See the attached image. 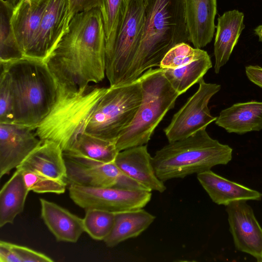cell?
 Returning a JSON list of instances; mask_svg holds the SVG:
<instances>
[{
	"label": "cell",
	"instance_id": "11",
	"mask_svg": "<svg viewBox=\"0 0 262 262\" xmlns=\"http://www.w3.org/2000/svg\"><path fill=\"white\" fill-rule=\"evenodd\" d=\"M69 196L79 207L114 213L143 208L150 201L151 191L115 187L95 188L70 184Z\"/></svg>",
	"mask_w": 262,
	"mask_h": 262
},
{
	"label": "cell",
	"instance_id": "10",
	"mask_svg": "<svg viewBox=\"0 0 262 262\" xmlns=\"http://www.w3.org/2000/svg\"><path fill=\"white\" fill-rule=\"evenodd\" d=\"M197 91L173 115L164 132L169 142L186 138L206 128L216 119L208 107L211 98L221 88L220 84L207 83L203 78L198 82Z\"/></svg>",
	"mask_w": 262,
	"mask_h": 262
},
{
	"label": "cell",
	"instance_id": "13",
	"mask_svg": "<svg viewBox=\"0 0 262 262\" xmlns=\"http://www.w3.org/2000/svg\"><path fill=\"white\" fill-rule=\"evenodd\" d=\"M230 231L236 248L262 262V228L246 201L226 206Z\"/></svg>",
	"mask_w": 262,
	"mask_h": 262
},
{
	"label": "cell",
	"instance_id": "2",
	"mask_svg": "<svg viewBox=\"0 0 262 262\" xmlns=\"http://www.w3.org/2000/svg\"><path fill=\"white\" fill-rule=\"evenodd\" d=\"M1 74L9 88L13 123L36 128L56 104L57 81L45 60L24 56L0 62Z\"/></svg>",
	"mask_w": 262,
	"mask_h": 262
},
{
	"label": "cell",
	"instance_id": "17",
	"mask_svg": "<svg viewBox=\"0 0 262 262\" xmlns=\"http://www.w3.org/2000/svg\"><path fill=\"white\" fill-rule=\"evenodd\" d=\"M50 0H21L14 8L11 23L26 56L30 51Z\"/></svg>",
	"mask_w": 262,
	"mask_h": 262
},
{
	"label": "cell",
	"instance_id": "27",
	"mask_svg": "<svg viewBox=\"0 0 262 262\" xmlns=\"http://www.w3.org/2000/svg\"><path fill=\"white\" fill-rule=\"evenodd\" d=\"M66 151L105 163L114 162L119 152L115 142L86 133L80 135L71 148Z\"/></svg>",
	"mask_w": 262,
	"mask_h": 262
},
{
	"label": "cell",
	"instance_id": "23",
	"mask_svg": "<svg viewBox=\"0 0 262 262\" xmlns=\"http://www.w3.org/2000/svg\"><path fill=\"white\" fill-rule=\"evenodd\" d=\"M156 217L143 208L115 213L113 228L103 241L114 247L120 243L139 236L154 221Z\"/></svg>",
	"mask_w": 262,
	"mask_h": 262
},
{
	"label": "cell",
	"instance_id": "21",
	"mask_svg": "<svg viewBox=\"0 0 262 262\" xmlns=\"http://www.w3.org/2000/svg\"><path fill=\"white\" fill-rule=\"evenodd\" d=\"M215 123L229 133L259 131L262 129V101L235 103L223 110Z\"/></svg>",
	"mask_w": 262,
	"mask_h": 262
},
{
	"label": "cell",
	"instance_id": "38",
	"mask_svg": "<svg viewBox=\"0 0 262 262\" xmlns=\"http://www.w3.org/2000/svg\"><path fill=\"white\" fill-rule=\"evenodd\" d=\"M13 7L15 8L21 0H6Z\"/></svg>",
	"mask_w": 262,
	"mask_h": 262
},
{
	"label": "cell",
	"instance_id": "9",
	"mask_svg": "<svg viewBox=\"0 0 262 262\" xmlns=\"http://www.w3.org/2000/svg\"><path fill=\"white\" fill-rule=\"evenodd\" d=\"M63 152L68 185L149 191L121 171L114 162L105 163L71 151Z\"/></svg>",
	"mask_w": 262,
	"mask_h": 262
},
{
	"label": "cell",
	"instance_id": "6",
	"mask_svg": "<svg viewBox=\"0 0 262 262\" xmlns=\"http://www.w3.org/2000/svg\"><path fill=\"white\" fill-rule=\"evenodd\" d=\"M107 89L89 85L77 92L59 93L51 112L36 128V135L42 141L57 143L63 151L70 149L85 133L89 121Z\"/></svg>",
	"mask_w": 262,
	"mask_h": 262
},
{
	"label": "cell",
	"instance_id": "20",
	"mask_svg": "<svg viewBox=\"0 0 262 262\" xmlns=\"http://www.w3.org/2000/svg\"><path fill=\"white\" fill-rule=\"evenodd\" d=\"M197 179L212 201L227 206L235 201L260 200L262 194L240 184L231 181L211 170L197 174Z\"/></svg>",
	"mask_w": 262,
	"mask_h": 262
},
{
	"label": "cell",
	"instance_id": "30",
	"mask_svg": "<svg viewBox=\"0 0 262 262\" xmlns=\"http://www.w3.org/2000/svg\"><path fill=\"white\" fill-rule=\"evenodd\" d=\"M20 169L21 170L25 184L30 191L60 194L65 192L68 185L64 180L54 179L33 170Z\"/></svg>",
	"mask_w": 262,
	"mask_h": 262
},
{
	"label": "cell",
	"instance_id": "14",
	"mask_svg": "<svg viewBox=\"0 0 262 262\" xmlns=\"http://www.w3.org/2000/svg\"><path fill=\"white\" fill-rule=\"evenodd\" d=\"M70 21L69 0H50L26 57L44 60L67 30Z\"/></svg>",
	"mask_w": 262,
	"mask_h": 262
},
{
	"label": "cell",
	"instance_id": "34",
	"mask_svg": "<svg viewBox=\"0 0 262 262\" xmlns=\"http://www.w3.org/2000/svg\"><path fill=\"white\" fill-rule=\"evenodd\" d=\"M101 0H69V17L71 19L76 14L100 7Z\"/></svg>",
	"mask_w": 262,
	"mask_h": 262
},
{
	"label": "cell",
	"instance_id": "5",
	"mask_svg": "<svg viewBox=\"0 0 262 262\" xmlns=\"http://www.w3.org/2000/svg\"><path fill=\"white\" fill-rule=\"evenodd\" d=\"M142 98L130 124L116 141L119 152L146 145L180 95L172 88L161 68L150 69L139 78Z\"/></svg>",
	"mask_w": 262,
	"mask_h": 262
},
{
	"label": "cell",
	"instance_id": "18",
	"mask_svg": "<svg viewBox=\"0 0 262 262\" xmlns=\"http://www.w3.org/2000/svg\"><path fill=\"white\" fill-rule=\"evenodd\" d=\"M41 217L58 242L76 243L84 231L83 219L59 205L41 198Z\"/></svg>",
	"mask_w": 262,
	"mask_h": 262
},
{
	"label": "cell",
	"instance_id": "28",
	"mask_svg": "<svg viewBox=\"0 0 262 262\" xmlns=\"http://www.w3.org/2000/svg\"><path fill=\"white\" fill-rule=\"evenodd\" d=\"M13 10L14 8L6 0H0V62L24 57L11 23Z\"/></svg>",
	"mask_w": 262,
	"mask_h": 262
},
{
	"label": "cell",
	"instance_id": "35",
	"mask_svg": "<svg viewBox=\"0 0 262 262\" xmlns=\"http://www.w3.org/2000/svg\"><path fill=\"white\" fill-rule=\"evenodd\" d=\"M0 261L20 262L16 254L10 246V243L0 241Z\"/></svg>",
	"mask_w": 262,
	"mask_h": 262
},
{
	"label": "cell",
	"instance_id": "22",
	"mask_svg": "<svg viewBox=\"0 0 262 262\" xmlns=\"http://www.w3.org/2000/svg\"><path fill=\"white\" fill-rule=\"evenodd\" d=\"M16 168L37 171L58 180L66 181L67 177L63 150L49 140L42 141Z\"/></svg>",
	"mask_w": 262,
	"mask_h": 262
},
{
	"label": "cell",
	"instance_id": "33",
	"mask_svg": "<svg viewBox=\"0 0 262 262\" xmlns=\"http://www.w3.org/2000/svg\"><path fill=\"white\" fill-rule=\"evenodd\" d=\"M10 246L17 255L20 262H52L54 261L46 254L26 246L11 243Z\"/></svg>",
	"mask_w": 262,
	"mask_h": 262
},
{
	"label": "cell",
	"instance_id": "1",
	"mask_svg": "<svg viewBox=\"0 0 262 262\" xmlns=\"http://www.w3.org/2000/svg\"><path fill=\"white\" fill-rule=\"evenodd\" d=\"M44 60L60 93L77 92L102 81L105 75V35L99 8L75 15Z\"/></svg>",
	"mask_w": 262,
	"mask_h": 262
},
{
	"label": "cell",
	"instance_id": "26",
	"mask_svg": "<svg viewBox=\"0 0 262 262\" xmlns=\"http://www.w3.org/2000/svg\"><path fill=\"white\" fill-rule=\"evenodd\" d=\"M130 0H101L99 9L105 35V55L112 49L119 34Z\"/></svg>",
	"mask_w": 262,
	"mask_h": 262
},
{
	"label": "cell",
	"instance_id": "4",
	"mask_svg": "<svg viewBox=\"0 0 262 262\" xmlns=\"http://www.w3.org/2000/svg\"><path fill=\"white\" fill-rule=\"evenodd\" d=\"M232 151L231 147L212 138L204 128L169 142L156 151L152 163L157 176L164 182L226 165L232 159Z\"/></svg>",
	"mask_w": 262,
	"mask_h": 262
},
{
	"label": "cell",
	"instance_id": "32",
	"mask_svg": "<svg viewBox=\"0 0 262 262\" xmlns=\"http://www.w3.org/2000/svg\"><path fill=\"white\" fill-rule=\"evenodd\" d=\"M0 123H13L10 90L5 77L2 74L0 75Z\"/></svg>",
	"mask_w": 262,
	"mask_h": 262
},
{
	"label": "cell",
	"instance_id": "31",
	"mask_svg": "<svg viewBox=\"0 0 262 262\" xmlns=\"http://www.w3.org/2000/svg\"><path fill=\"white\" fill-rule=\"evenodd\" d=\"M206 53V51L201 49L192 48L187 43H181L171 48L166 54L159 68H176L200 58Z\"/></svg>",
	"mask_w": 262,
	"mask_h": 262
},
{
	"label": "cell",
	"instance_id": "8",
	"mask_svg": "<svg viewBox=\"0 0 262 262\" xmlns=\"http://www.w3.org/2000/svg\"><path fill=\"white\" fill-rule=\"evenodd\" d=\"M144 23V0H130L119 34L112 49L105 55V75L110 87L123 84L139 48Z\"/></svg>",
	"mask_w": 262,
	"mask_h": 262
},
{
	"label": "cell",
	"instance_id": "12",
	"mask_svg": "<svg viewBox=\"0 0 262 262\" xmlns=\"http://www.w3.org/2000/svg\"><path fill=\"white\" fill-rule=\"evenodd\" d=\"M41 142L35 129L0 123V178L16 168Z\"/></svg>",
	"mask_w": 262,
	"mask_h": 262
},
{
	"label": "cell",
	"instance_id": "15",
	"mask_svg": "<svg viewBox=\"0 0 262 262\" xmlns=\"http://www.w3.org/2000/svg\"><path fill=\"white\" fill-rule=\"evenodd\" d=\"M114 163L123 173L150 191L162 193L166 189L156 175L146 144L118 152Z\"/></svg>",
	"mask_w": 262,
	"mask_h": 262
},
{
	"label": "cell",
	"instance_id": "16",
	"mask_svg": "<svg viewBox=\"0 0 262 262\" xmlns=\"http://www.w3.org/2000/svg\"><path fill=\"white\" fill-rule=\"evenodd\" d=\"M185 14L190 42L201 49L213 37L217 0H184Z\"/></svg>",
	"mask_w": 262,
	"mask_h": 262
},
{
	"label": "cell",
	"instance_id": "24",
	"mask_svg": "<svg viewBox=\"0 0 262 262\" xmlns=\"http://www.w3.org/2000/svg\"><path fill=\"white\" fill-rule=\"evenodd\" d=\"M29 191L21 170L16 168L0 191V227L13 224L16 216L23 211Z\"/></svg>",
	"mask_w": 262,
	"mask_h": 262
},
{
	"label": "cell",
	"instance_id": "37",
	"mask_svg": "<svg viewBox=\"0 0 262 262\" xmlns=\"http://www.w3.org/2000/svg\"><path fill=\"white\" fill-rule=\"evenodd\" d=\"M254 33L258 37L259 41L262 42V25L257 26L254 29Z\"/></svg>",
	"mask_w": 262,
	"mask_h": 262
},
{
	"label": "cell",
	"instance_id": "36",
	"mask_svg": "<svg viewBox=\"0 0 262 262\" xmlns=\"http://www.w3.org/2000/svg\"><path fill=\"white\" fill-rule=\"evenodd\" d=\"M246 74L249 80L262 88V67L250 65L245 68Z\"/></svg>",
	"mask_w": 262,
	"mask_h": 262
},
{
	"label": "cell",
	"instance_id": "3",
	"mask_svg": "<svg viewBox=\"0 0 262 262\" xmlns=\"http://www.w3.org/2000/svg\"><path fill=\"white\" fill-rule=\"evenodd\" d=\"M144 5L141 43L123 84L136 81L149 69L159 67L175 46L190 42L184 0H144Z\"/></svg>",
	"mask_w": 262,
	"mask_h": 262
},
{
	"label": "cell",
	"instance_id": "25",
	"mask_svg": "<svg viewBox=\"0 0 262 262\" xmlns=\"http://www.w3.org/2000/svg\"><path fill=\"white\" fill-rule=\"evenodd\" d=\"M212 67L211 58L206 53L200 58L174 69H162L172 88L180 95L198 83Z\"/></svg>",
	"mask_w": 262,
	"mask_h": 262
},
{
	"label": "cell",
	"instance_id": "7",
	"mask_svg": "<svg viewBox=\"0 0 262 262\" xmlns=\"http://www.w3.org/2000/svg\"><path fill=\"white\" fill-rule=\"evenodd\" d=\"M142 98L139 79L130 83L110 86L93 112L85 133L116 143L132 122Z\"/></svg>",
	"mask_w": 262,
	"mask_h": 262
},
{
	"label": "cell",
	"instance_id": "19",
	"mask_svg": "<svg viewBox=\"0 0 262 262\" xmlns=\"http://www.w3.org/2000/svg\"><path fill=\"white\" fill-rule=\"evenodd\" d=\"M244 20V13L236 9L226 11L218 17L214 43L215 73L229 60L245 27Z\"/></svg>",
	"mask_w": 262,
	"mask_h": 262
},
{
	"label": "cell",
	"instance_id": "29",
	"mask_svg": "<svg viewBox=\"0 0 262 262\" xmlns=\"http://www.w3.org/2000/svg\"><path fill=\"white\" fill-rule=\"evenodd\" d=\"M115 213L96 208L85 209L83 218L84 231L94 239L104 241L111 232Z\"/></svg>",
	"mask_w": 262,
	"mask_h": 262
}]
</instances>
